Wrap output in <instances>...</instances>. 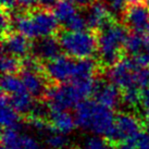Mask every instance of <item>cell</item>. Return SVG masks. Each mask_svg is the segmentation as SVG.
<instances>
[{"instance_id":"1","label":"cell","mask_w":149,"mask_h":149,"mask_svg":"<svg viewBox=\"0 0 149 149\" xmlns=\"http://www.w3.org/2000/svg\"><path fill=\"white\" fill-rule=\"evenodd\" d=\"M75 122L79 127L107 137L114 126L113 109L95 99H84L74 108Z\"/></svg>"},{"instance_id":"2","label":"cell","mask_w":149,"mask_h":149,"mask_svg":"<svg viewBox=\"0 0 149 149\" xmlns=\"http://www.w3.org/2000/svg\"><path fill=\"white\" fill-rule=\"evenodd\" d=\"M57 36L63 52L72 58H95V54H98V38L94 31L74 32L60 29Z\"/></svg>"},{"instance_id":"3","label":"cell","mask_w":149,"mask_h":149,"mask_svg":"<svg viewBox=\"0 0 149 149\" xmlns=\"http://www.w3.org/2000/svg\"><path fill=\"white\" fill-rule=\"evenodd\" d=\"M45 100L51 111H65L75 108L83 99L79 91L72 82L51 84L46 94Z\"/></svg>"},{"instance_id":"4","label":"cell","mask_w":149,"mask_h":149,"mask_svg":"<svg viewBox=\"0 0 149 149\" xmlns=\"http://www.w3.org/2000/svg\"><path fill=\"white\" fill-rule=\"evenodd\" d=\"M144 128V121L137 116L131 113H119L116 116L114 126L106 138L113 146L116 143L136 137Z\"/></svg>"},{"instance_id":"5","label":"cell","mask_w":149,"mask_h":149,"mask_svg":"<svg viewBox=\"0 0 149 149\" xmlns=\"http://www.w3.org/2000/svg\"><path fill=\"white\" fill-rule=\"evenodd\" d=\"M42 63H44V72L52 84L72 82L75 73L76 59L64 54L54 60Z\"/></svg>"},{"instance_id":"6","label":"cell","mask_w":149,"mask_h":149,"mask_svg":"<svg viewBox=\"0 0 149 149\" xmlns=\"http://www.w3.org/2000/svg\"><path fill=\"white\" fill-rule=\"evenodd\" d=\"M121 22L131 32L147 34L149 36V6L144 0L127 4Z\"/></svg>"},{"instance_id":"7","label":"cell","mask_w":149,"mask_h":149,"mask_svg":"<svg viewBox=\"0 0 149 149\" xmlns=\"http://www.w3.org/2000/svg\"><path fill=\"white\" fill-rule=\"evenodd\" d=\"M138 66L132 57L124 54L114 65L108 70V79L121 89H125L134 85V71Z\"/></svg>"},{"instance_id":"8","label":"cell","mask_w":149,"mask_h":149,"mask_svg":"<svg viewBox=\"0 0 149 149\" xmlns=\"http://www.w3.org/2000/svg\"><path fill=\"white\" fill-rule=\"evenodd\" d=\"M63 54L64 52L57 35L42 36L32 39L31 54L39 59L42 62L54 60Z\"/></svg>"},{"instance_id":"9","label":"cell","mask_w":149,"mask_h":149,"mask_svg":"<svg viewBox=\"0 0 149 149\" xmlns=\"http://www.w3.org/2000/svg\"><path fill=\"white\" fill-rule=\"evenodd\" d=\"M27 12L29 13V17L34 23L37 38L42 36L57 35L60 31L59 27L60 22L52 10H46L38 7Z\"/></svg>"},{"instance_id":"10","label":"cell","mask_w":149,"mask_h":149,"mask_svg":"<svg viewBox=\"0 0 149 149\" xmlns=\"http://www.w3.org/2000/svg\"><path fill=\"white\" fill-rule=\"evenodd\" d=\"M101 75L102 74L96 76L93 96L98 102L111 109H114L121 102L122 89L116 86V84L111 83L109 79L104 81Z\"/></svg>"},{"instance_id":"11","label":"cell","mask_w":149,"mask_h":149,"mask_svg":"<svg viewBox=\"0 0 149 149\" xmlns=\"http://www.w3.org/2000/svg\"><path fill=\"white\" fill-rule=\"evenodd\" d=\"M19 74L27 91L35 99H45L48 88L52 84L45 74V72L22 70Z\"/></svg>"},{"instance_id":"12","label":"cell","mask_w":149,"mask_h":149,"mask_svg":"<svg viewBox=\"0 0 149 149\" xmlns=\"http://www.w3.org/2000/svg\"><path fill=\"white\" fill-rule=\"evenodd\" d=\"M31 42L32 40L22 33L12 31L2 37V54L23 58L31 54Z\"/></svg>"},{"instance_id":"13","label":"cell","mask_w":149,"mask_h":149,"mask_svg":"<svg viewBox=\"0 0 149 149\" xmlns=\"http://www.w3.org/2000/svg\"><path fill=\"white\" fill-rule=\"evenodd\" d=\"M86 10L87 12L85 17L88 25V29L94 32H97L108 20L114 17L108 8L107 2L102 0H94L91 6L86 8Z\"/></svg>"},{"instance_id":"14","label":"cell","mask_w":149,"mask_h":149,"mask_svg":"<svg viewBox=\"0 0 149 149\" xmlns=\"http://www.w3.org/2000/svg\"><path fill=\"white\" fill-rule=\"evenodd\" d=\"M22 116L11 106L9 95L2 91L1 95V126L2 128H19L21 127Z\"/></svg>"},{"instance_id":"15","label":"cell","mask_w":149,"mask_h":149,"mask_svg":"<svg viewBox=\"0 0 149 149\" xmlns=\"http://www.w3.org/2000/svg\"><path fill=\"white\" fill-rule=\"evenodd\" d=\"M149 45V36L147 34L131 32L128 33L127 37L125 39L123 50L124 54L130 57H134L135 54L141 52V50Z\"/></svg>"},{"instance_id":"16","label":"cell","mask_w":149,"mask_h":149,"mask_svg":"<svg viewBox=\"0 0 149 149\" xmlns=\"http://www.w3.org/2000/svg\"><path fill=\"white\" fill-rule=\"evenodd\" d=\"M49 122L57 131L68 134L71 133L76 126L75 118L66 111H51Z\"/></svg>"},{"instance_id":"17","label":"cell","mask_w":149,"mask_h":149,"mask_svg":"<svg viewBox=\"0 0 149 149\" xmlns=\"http://www.w3.org/2000/svg\"><path fill=\"white\" fill-rule=\"evenodd\" d=\"M9 100H10L11 106L17 110L19 114L24 116V119L29 114L34 102H35V98L27 91L9 95Z\"/></svg>"},{"instance_id":"18","label":"cell","mask_w":149,"mask_h":149,"mask_svg":"<svg viewBox=\"0 0 149 149\" xmlns=\"http://www.w3.org/2000/svg\"><path fill=\"white\" fill-rule=\"evenodd\" d=\"M76 7H77L76 4L69 0H59L57 6L54 7V12L60 22V24H66L72 17L79 13Z\"/></svg>"},{"instance_id":"19","label":"cell","mask_w":149,"mask_h":149,"mask_svg":"<svg viewBox=\"0 0 149 149\" xmlns=\"http://www.w3.org/2000/svg\"><path fill=\"white\" fill-rule=\"evenodd\" d=\"M1 89L8 95L27 91L21 77H17V74H3L1 79Z\"/></svg>"},{"instance_id":"20","label":"cell","mask_w":149,"mask_h":149,"mask_svg":"<svg viewBox=\"0 0 149 149\" xmlns=\"http://www.w3.org/2000/svg\"><path fill=\"white\" fill-rule=\"evenodd\" d=\"M22 70L21 58L12 54H2L1 58V71L3 74H17Z\"/></svg>"},{"instance_id":"21","label":"cell","mask_w":149,"mask_h":149,"mask_svg":"<svg viewBox=\"0 0 149 149\" xmlns=\"http://www.w3.org/2000/svg\"><path fill=\"white\" fill-rule=\"evenodd\" d=\"M121 102L128 108L136 109L138 106H141V89L136 86L122 89Z\"/></svg>"},{"instance_id":"22","label":"cell","mask_w":149,"mask_h":149,"mask_svg":"<svg viewBox=\"0 0 149 149\" xmlns=\"http://www.w3.org/2000/svg\"><path fill=\"white\" fill-rule=\"evenodd\" d=\"M68 138L65 134L59 132V131H52L46 135V144L51 149H65L68 146Z\"/></svg>"},{"instance_id":"23","label":"cell","mask_w":149,"mask_h":149,"mask_svg":"<svg viewBox=\"0 0 149 149\" xmlns=\"http://www.w3.org/2000/svg\"><path fill=\"white\" fill-rule=\"evenodd\" d=\"M85 149H113V146L106 137L95 135L86 139Z\"/></svg>"},{"instance_id":"24","label":"cell","mask_w":149,"mask_h":149,"mask_svg":"<svg viewBox=\"0 0 149 149\" xmlns=\"http://www.w3.org/2000/svg\"><path fill=\"white\" fill-rule=\"evenodd\" d=\"M63 29H69V31H74V32H79V31H86L88 29L87 21L85 15L77 13L76 15L71 19L66 24L63 25Z\"/></svg>"},{"instance_id":"25","label":"cell","mask_w":149,"mask_h":149,"mask_svg":"<svg viewBox=\"0 0 149 149\" xmlns=\"http://www.w3.org/2000/svg\"><path fill=\"white\" fill-rule=\"evenodd\" d=\"M134 85L139 89L149 87V68L138 66L134 71Z\"/></svg>"},{"instance_id":"26","label":"cell","mask_w":149,"mask_h":149,"mask_svg":"<svg viewBox=\"0 0 149 149\" xmlns=\"http://www.w3.org/2000/svg\"><path fill=\"white\" fill-rule=\"evenodd\" d=\"M106 2H107L108 8H109L112 15L116 19L120 17L122 20L125 9L127 7L126 0H106Z\"/></svg>"},{"instance_id":"27","label":"cell","mask_w":149,"mask_h":149,"mask_svg":"<svg viewBox=\"0 0 149 149\" xmlns=\"http://www.w3.org/2000/svg\"><path fill=\"white\" fill-rule=\"evenodd\" d=\"M134 62L136 63L137 66L141 68H148L149 66V45L141 50V52H138L135 54L134 57H132Z\"/></svg>"},{"instance_id":"28","label":"cell","mask_w":149,"mask_h":149,"mask_svg":"<svg viewBox=\"0 0 149 149\" xmlns=\"http://www.w3.org/2000/svg\"><path fill=\"white\" fill-rule=\"evenodd\" d=\"M20 147L21 149H40L38 141L34 137L26 134L20 135Z\"/></svg>"},{"instance_id":"29","label":"cell","mask_w":149,"mask_h":149,"mask_svg":"<svg viewBox=\"0 0 149 149\" xmlns=\"http://www.w3.org/2000/svg\"><path fill=\"white\" fill-rule=\"evenodd\" d=\"M137 149H149V132L143 131L136 136Z\"/></svg>"},{"instance_id":"30","label":"cell","mask_w":149,"mask_h":149,"mask_svg":"<svg viewBox=\"0 0 149 149\" xmlns=\"http://www.w3.org/2000/svg\"><path fill=\"white\" fill-rule=\"evenodd\" d=\"M17 7L21 11H31L38 8V0H17Z\"/></svg>"},{"instance_id":"31","label":"cell","mask_w":149,"mask_h":149,"mask_svg":"<svg viewBox=\"0 0 149 149\" xmlns=\"http://www.w3.org/2000/svg\"><path fill=\"white\" fill-rule=\"evenodd\" d=\"M141 107L144 110L149 109V87L141 89Z\"/></svg>"},{"instance_id":"32","label":"cell","mask_w":149,"mask_h":149,"mask_svg":"<svg viewBox=\"0 0 149 149\" xmlns=\"http://www.w3.org/2000/svg\"><path fill=\"white\" fill-rule=\"evenodd\" d=\"M59 0H38V7L46 10H52L57 6Z\"/></svg>"},{"instance_id":"33","label":"cell","mask_w":149,"mask_h":149,"mask_svg":"<svg viewBox=\"0 0 149 149\" xmlns=\"http://www.w3.org/2000/svg\"><path fill=\"white\" fill-rule=\"evenodd\" d=\"M1 7L3 10L13 11L17 7V0H1Z\"/></svg>"},{"instance_id":"34","label":"cell","mask_w":149,"mask_h":149,"mask_svg":"<svg viewBox=\"0 0 149 149\" xmlns=\"http://www.w3.org/2000/svg\"><path fill=\"white\" fill-rule=\"evenodd\" d=\"M69 1L73 2L74 4H76L79 8L86 9V8H88V7L91 6V2H93L94 0H69Z\"/></svg>"},{"instance_id":"35","label":"cell","mask_w":149,"mask_h":149,"mask_svg":"<svg viewBox=\"0 0 149 149\" xmlns=\"http://www.w3.org/2000/svg\"><path fill=\"white\" fill-rule=\"evenodd\" d=\"M144 125H145V128L148 130L149 132V109L148 110H145V114H144Z\"/></svg>"},{"instance_id":"36","label":"cell","mask_w":149,"mask_h":149,"mask_svg":"<svg viewBox=\"0 0 149 149\" xmlns=\"http://www.w3.org/2000/svg\"><path fill=\"white\" fill-rule=\"evenodd\" d=\"M138 1H141V0H126L127 4H130V3H135V2H138Z\"/></svg>"},{"instance_id":"37","label":"cell","mask_w":149,"mask_h":149,"mask_svg":"<svg viewBox=\"0 0 149 149\" xmlns=\"http://www.w3.org/2000/svg\"><path fill=\"white\" fill-rule=\"evenodd\" d=\"M144 1H145L146 3H147V4H148V6H149V0H144Z\"/></svg>"}]
</instances>
